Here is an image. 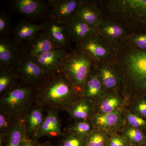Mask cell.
<instances>
[{
  "label": "cell",
  "mask_w": 146,
  "mask_h": 146,
  "mask_svg": "<svg viewBox=\"0 0 146 146\" xmlns=\"http://www.w3.org/2000/svg\"><path fill=\"white\" fill-rule=\"evenodd\" d=\"M66 112L70 120H90L96 113L95 104L91 100L81 97L71 105Z\"/></svg>",
  "instance_id": "obj_19"
},
{
  "label": "cell",
  "mask_w": 146,
  "mask_h": 146,
  "mask_svg": "<svg viewBox=\"0 0 146 146\" xmlns=\"http://www.w3.org/2000/svg\"><path fill=\"white\" fill-rule=\"evenodd\" d=\"M110 11L126 21L146 23V0H116L108 3Z\"/></svg>",
  "instance_id": "obj_6"
},
{
  "label": "cell",
  "mask_w": 146,
  "mask_h": 146,
  "mask_svg": "<svg viewBox=\"0 0 146 146\" xmlns=\"http://www.w3.org/2000/svg\"><path fill=\"white\" fill-rule=\"evenodd\" d=\"M118 68L122 79V96L127 104L135 97L146 95V51L129 50Z\"/></svg>",
  "instance_id": "obj_2"
},
{
  "label": "cell",
  "mask_w": 146,
  "mask_h": 146,
  "mask_svg": "<svg viewBox=\"0 0 146 146\" xmlns=\"http://www.w3.org/2000/svg\"><path fill=\"white\" fill-rule=\"evenodd\" d=\"M142 146H146V142L142 145Z\"/></svg>",
  "instance_id": "obj_41"
},
{
  "label": "cell",
  "mask_w": 146,
  "mask_h": 146,
  "mask_svg": "<svg viewBox=\"0 0 146 146\" xmlns=\"http://www.w3.org/2000/svg\"><path fill=\"white\" fill-rule=\"evenodd\" d=\"M22 146H40V143L38 142L37 138L27 139L25 138Z\"/></svg>",
  "instance_id": "obj_37"
},
{
  "label": "cell",
  "mask_w": 146,
  "mask_h": 146,
  "mask_svg": "<svg viewBox=\"0 0 146 146\" xmlns=\"http://www.w3.org/2000/svg\"><path fill=\"white\" fill-rule=\"evenodd\" d=\"M7 133L0 132V146H3L4 145Z\"/></svg>",
  "instance_id": "obj_38"
},
{
  "label": "cell",
  "mask_w": 146,
  "mask_h": 146,
  "mask_svg": "<svg viewBox=\"0 0 146 146\" xmlns=\"http://www.w3.org/2000/svg\"><path fill=\"white\" fill-rule=\"evenodd\" d=\"M43 31L52 39L62 49H70L71 41L66 23L58 20L54 16L50 17L42 22Z\"/></svg>",
  "instance_id": "obj_12"
},
{
  "label": "cell",
  "mask_w": 146,
  "mask_h": 146,
  "mask_svg": "<svg viewBox=\"0 0 146 146\" xmlns=\"http://www.w3.org/2000/svg\"><path fill=\"white\" fill-rule=\"evenodd\" d=\"M9 12L20 13L30 22L43 21L54 16L48 1L42 0H10L5 1Z\"/></svg>",
  "instance_id": "obj_5"
},
{
  "label": "cell",
  "mask_w": 146,
  "mask_h": 146,
  "mask_svg": "<svg viewBox=\"0 0 146 146\" xmlns=\"http://www.w3.org/2000/svg\"><path fill=\"white\" fill-rule=\"evenodd\" d=\"M20 82L16 70L0 68V97L14 89Z\"/></svg>",
  "instance_id": "obj_26"
},
{
  "label": "cell",
  "mask_w": 146,
  "mask_h": 146,
  "mask_svg": "<svg viewBox=\"0 0 146 146\" xmlns=\"http://www.w3.org/2000/svg\"><path fill=\"white\" fill-rule=\"evenodd\" d=\"M131 42L135 49L146 51V34L136 35L132 38Z\"/></svg>",
  "instance_id": "obj_36"
},
{
  "label": "cell",
  "mask_w": 146,
  "mask_h": 146,
  "mask_svg": "<svg viewBox=\"0 0 146 146\" xmlns=\"http://www.w3.org/2000/svg\"><path fill=\"white\" fill-rule=\"evenodd\" d=\"M95 129L90 120L76 121L64 129L63 131L86 137Z\"/></svg>",
  "instance_id": "obj_28"
},
{
  "label": "cell",
  "mask_w": 146,
  "mask_h": 146,
  "mask_svg": "<svg viewBox=\"0 0 146 146\" xmlns=\"http://www.w3.org/2000/svg\"><path fill=\"white\" fill-rule=\"evenodd\" d=\"M11 13L3 8L0 9V38L9 36L12 33Z\"/></svg>",
  "instance_id": "obj_33"
},
{
  "label": "cell",
  "mask_w": 146,
  "mask_h": 146,
  "mask_svg": "<svg viewBox=\"0 0 146 146\" xmlns=\"http://www.w3.org/2000/svg\"><path fill=\"white\" fill-rule=\"evenodd\" d=\"M40 146H56V145H54L50 141H47L43 143H40Z\"/></svg>",
  "instance_id": "obj_39"
},
{
  "label": "cell",
  "mask_w": 146,
  "mask_h": 146,
  "mask_svg": "<svg viewBox=\"0 0 146 146\" xmlns=\"http://www.w3.org/2000/svg\"><path fill=\"white\" fill-rule=\"evenodd\" d=\"M77 16L89 27L96 30L102 21L96 6L89 2L83 1L78 11Z\"/></svg>",
  "instance_id": "obj_24"
},
{
  "label": "cell",
  "mask_w": 146,
  "mask_h": 146,
  "mask_svg": "<svg viewBox=\"0 0 146 146\" xmlns=\"http://www.w3.org/2000/svg\"><path fill=\"white\" fill-rule=\"evenodd\" d=\"M25 138L23 120L13 119L3 146H22Z\"/></svg>",
  "instance_id": "obj_25"
},
{
  "label": "cell",
  "mask_w": 146,
  "mask_h": 146,
  "mask_svg": "<svg viewBox=\"0 0 146 146\" xmlns=\"http://www.w3.org/2000/svg\"><path fill=\"white\" fill-rule=\"evenodd\" d=\"M68 54L66 50L59 49L29 58L49 74H53L59 72L60 63Z\"/></svg>",
  "instance_id": "obj_15"
},
{
  "label": "cell",
  "mask_w": 146,
  "mask_h": 146,
  "mask_svg": "<svg viewBox=\"0 0 146 146\" xmlns=\"http://www.w3.org/2000/svg\"><path fill=\"white\" fill-rule=\"evenodd\" d=\"M58 20L67 22L76 16L77 13L83 1L77 0H48Z\"/></svg>",
  "instance_id": "obj_16"
},
{
  "label": "cell",
  "mask_w": 146,
  "mask_h": 146,
  "mask_svg": "<svg viewBox=\"0 0 146 146\" xmlns=\"http://www.w3.org/2000/svg\"><path fill=\"white\" fill-rule=\"evenodd\" d=\"M13 119L10 115L0 110V132L8 133L13 123Z\"/></svg>",
  "instance_id": "obj_34"
},
{
  "label": "cell",
  "mask_w": 146,
  "mask_h": 146,
  "mask_svg": "<svg viewBox=\"0 0 146 146\" xmlns=\"http://www.w3.org/2000/svg\"><path fill=\"white\" fill-rule=\"evenodd\" d=\"M23 53L22 44H15L10 36L0 38V68L16 70Z\"/></svg>",
  "instance_id": "obj_10"
},
{
  "label": "cell",
  "mask_w": 146,
  "mask_h": 146,
  "mask_svg": "<svg viewBox=\"0 0 146 146\" xmlns=\"http://www.w3.org/2000/svg\"><path fill=\"white\" fill-rule=\"evenodd\" d=\"M36 87L20 82L14 89L0 97V110L13 119H23L35 103Z\"/></svg>",
  "instance_id": "obj_3"
},
{
  "label": "cell",
  "mask_w": 146,
  "mask_h": 146,
  "mask_svg": "<svg viewBox=\"0 0 146 146\" xmlns=\"http://www.w3.org/2000/svg\"><path fill=\"white\" fill-rule=\"evenodd\" d=\"M82 92L62 73L50 74L36 87L35 104L46 110L67 111Z\"/></svg>",
  "instance_id": "obj_1"
},
{
  "label": "cell",
  "mask_w": 146,
  "mask_h": 146,
  "mask_svg": "<svg viewBox=\"0 0 146 146\" xmlns=\"http://www.w3.org/2000/svg\"><path fill=\"white\" fill-rule=\"evenodd\" d=\"M78 48L88 53L95 62L109 60L113 55L112 45L105 40L97 33L81 43Z\"/></svg>",
  "instance_id": "obj_8"
},
{
  "label": "cell",
  "mask_w": 146,
  "mask_h": 146,
  "mask_svg": "<svg viewBox=\"0 0 146 146\" xmlns=\"http://www.w3.org/2000/svg\"><path fill=\"white\" fill-rule=\"evenodd\" d=\"M108 92L98 74L95 64L86 79L81 97L91 100L95 104Z\"/></svg>",
  "instance_id": "obj_18"
},
{
  "label": "cell",
  "mask_w": 146,
  "mask_h": 146,
  "mask_svg": "<svg viewBox=\"0 0 146 146\" xmlns=\"http://www.w3.org/2000/svg\"><path fill=\"white\" fill-rule=\"evenodd\" d=\"M94 62L88 53L77 48L69 53L62 60L59 72L82 91L86 79L95 65Z\"/></svg>",
  "instance_id": "obj_4"
},
{
  "label": "cell",
  "mask_w": 146,
  "mask_h": 146,
  "mask_svg": "<svg viewBox=\"0 0 146 146\" xmlns=\"http://www.w3.org/2000/svg\"><path fill=\"white\" fill-rule=\"evenodd\" d=\"M125 124L127 125L146 131V120L133 114L125 107L123 110Z\"/></svg>",
  "instance_id": "obj_32"
},
{
  "label": "cell",
  "mask_w": 146,
  "mask_h": 146,
  "mask_svg": "<svg viewBox=\"0 0 146 146\" xmlns=\"http://www.w3.org/2000/svg\"><path fill=\"white\" fill-rule=\"evenodd\" d=\"M45 109L35 104L24 117L23 124L27 139L34 138L44 122Z\"/></svg>",
  "instance_id": "obj_20"
},
{
  "label": "cell",
  "mask_w": 146,
  "mask_h": 146,
  "mask_svg": "<svg viewBox=\"0 0 146 146\" xmlns=\"http://www.w3.org/2000/svg\"><path fill=\"white\" fill-rule=\"evenodd\" d=\"M71 41L81 43L96 33V29L89 27L78 16L65 22Z\"/></svg>",
  "instance_id": "obj_22"
},
{
  "label": "cell",
  "mask_w": 146,
  "mask_h": 146,
  "mask_svg": "<svg viewBox=\"0 0 146 146\" xmlns=\"http://www.w3.org/2000/svg\"><path fill=\"white\" fill-rule=\"evenodd\" d=\"M109 60L96 62L98 74L102 83L108 92H118L122 79L118 67Z\"/></svg>",
  "instance_id": "obj_11"
},
{
  "label": "cell",
  "mask_w": 146,
  "mask_h": 146,
  "mask_svg": "<svg viewBox=\"0 0 146 146\" xmlns=\"http://www.w3.org/2000/svg\"><path fill=\"white\" fill-rule=\"evenodd\" d=\"M44 28L43 23L36 25L32 23L27 19H22L18 21L13 28L12 37L13 43L21 44L29 41L39 32Z\"/></svg>",
  "instance_id": "obj_17"
},
{
  "label": "cell",
  "mask_w": 146,
  "mask_h": 146,
  "mask_svg": "<svg viewBox=\"0 0 146 146\" xmlns=\"http://www.w3.org/2000/svg\"><path fill=\"white\" fill-rule=\"evenodd\" d=\"M109 136L104 131L95 129L86 137V146H106Z\"/></svg>",
  "instance_id": "obj_30"
},
{
  "label": "cell",
  "mask_w": 146,
  "mask_h": 146,
  "mask_svg": "<svg viewBox=\"0 0 146 146\" xmlns=\"http://www.w3.org/2000/svg\"><path fill=\"white\" fill-rule=\"evenodd\" d=\"M16 71L21 82L36 87L50 74L24 53L22 55Z\"/></svg>",
  "instance_id": "obj_7"
},
{
  "label": "cell",
  "mask_w": 146,
  "mask_h": 146,
  "mask_svg": "<svg viewBox=\"0 0 146 146\" xmlns=\"http://www.w3.org/2000/svg\"><path fill=\"white\" fill-rule=\"evenodd\" d=\"M47 115L44 122L36 133L35 138L37 139L47 136L49 138L61 137L65 132L61 130V122L59 115V110L56 109H46Z\"/></svg>",
  "instance_id": "obj_14"
},
{
  "label": "cell",
  "mask_w": 146,
  "mask_h": 146,
  "mask_svg": "<svg viewBox=\"0 0 146 146\" xmlns=\"http://www.w3.org/2000/svg\"><path fill=\"white\" fill-rule=\"evenodd\" d=\"M96 31L100 36L112 45L117 44L125 34L122 27L110 21H102Z\"/></svg>",
  "instance_id": "obj_23"
},
{
  "label": "cell",
  "mask_w": 146,
  "mask_h": 146,
  "mask_svg": "<svg viewBox=\"0 0 146 146\" xmlns=\"http://www.w3.org/2000/svg\"><path fill=\"white\" fill-rule=\"evenodd\" d=\"M123 108L108 114L95 113L90 121L95 129L104 131L109 136L119 133L125 125Z\"/></svg>",
  "instance_id": "obj_9"
},
{
  "label": "cell",
  "mask_w": 146,
  "mask_h": 146,
  "mask_svg": "<svg viewBox=\"0 0 146 146\" xmlns=\"http://www.w3.org/2000/svg\"><path fill=\"white\" fill-rule=\"evenodd\" d=\"M56 146H86V137L65 132L60 137Z\"/></svg>",
  "instance_id": "obj_31"
},
{
  "label": "cell",
  "mask_w": 146,
  "mask_h": 146,
  "mask_svg": "<svg viewBox=\"0 0 146 146\" xmlns=\"http://www.w3.org/2000/svg\"><path fill=\"white\" fill-rule=\"evenodd\" d=\"M125 107L146 120V95L135 97L128 102Z\"/></svg>",
  "instance_id": "obj_29"
},
{
  "label": "cell",
  "mask_w": 146,
  "mask_h": 146,
  "mask_svg": "<svg viewBox=\"0 0 146 146\" xmlns=\"http://www.w3.org/2000/svg\"><path fill=\"white\" fill-rule=\"evenodd\" d=\"M129 145L125 138L119 132L109 136L106 146H128Z\"/></svg>",
  "instance_id": "obj_35"
},
{
  "label": "cell",
  "mask_w": 146,
  "mask_h": 146,
  "mask_svg": "<svg viewBox=\"0 0 146 146\" xmlns=\"http://www.w3.org/2000/svg\"><path fill=\"white\" fill-rule=\"evenodd\" d=\"M129 145L142 146L146 142V131L127 125L125 124L119 132Z\"/></svg>",
  "instance_id": "obj_27"
},
{
  "label": "cell",
  "mask_w": 146,
  "mask_h": 146,
  "mask_svg": "<svg viewBox=\"0 0 146 146\" xmlns=\"http://www.w3.org/2000/svg\"><path fill=\"white\" fill-rule=\"evenodd\" d=\"M128 146H142L141 145H129Z\"/></svg>",
  "instance_id": "obj_40"
},
{
  "label": "cell",
  "mask_w": 146,
  "mask_h": 146,
  "mask_svg": "<svg viewBox=\"0 0 146 146\" xmlns=\"http://www.w3.org/2000/svg\"><path fill=\"white\" fill-rule=\"evenodd\" d=\"M126 104V100L122 95L115 92H108L95 104L96 113H112L123 108Z\"/></svg>",
  "instance_id": "obj_21"
},
{
  "label": "cell",
  "mask_w": 146,
  "mask_h": 146,
  "mask_svg": "<svg viewBox=\"0 0 146 146\" xmlns=\"http://www.w3.org/2000/svg\"><path fill=\"white\" fill-rule=\"evenodd\" d=\"M23 53L33 57L61 49L43 31L39 32L31 40L22 44Z\"/></svg>",
  "instance_id": "obj_13"
}]
</instances>
